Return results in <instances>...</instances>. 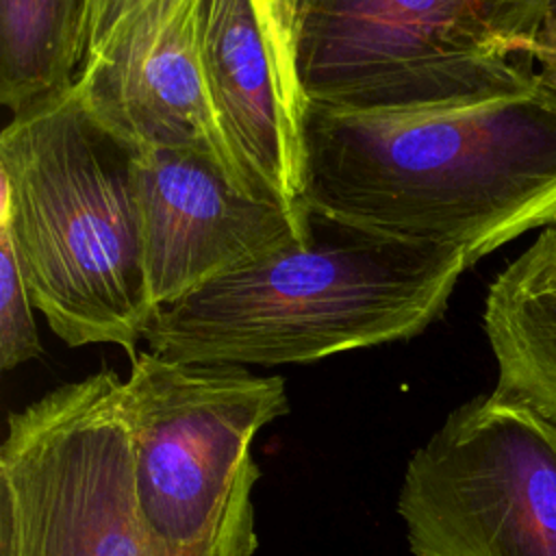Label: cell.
Segmentation results:
<instances>
[{"label":"cell","instance_id":"obj_13","mask_svg":"<svg viewBox=\"0 0 556 556\" xmlns=\"http://www.w3.org/2000/svg\"><path fill=\"white\" fill-rule=\"evenodd\" d=\"M33 308L11 237L0 226V367L4 371L41 354Z\"/></svg>","mask_w":556,"mask_h":556},{"label":"cell","instance_id":"obj_2","mask_svg":"<svg viewBox=\"0 0 556 556\" xmlns=\"http://www.w3.org/2000/svg\"><path fill=\"white\" fill-rule=\"evenodd\" d=\"M308 217L306 239L156 308L143 332L150 352L271 367L413 339L443 315L471 267L458 250Z\"/></svg>","mask_w":556,"mask_h":556},{"label":"cell","instance_id":"obj_12","mask_svg":"<svg viewBox=\"0 0 556 556\" xmlns=\"http://www.w3.org/2000/svg\"><path fill=\"white\" fill-rule=\"evenodd\" d=\"M85 0H0V100L13 113L74 85Z\"/></svg>","mask_w":556,"mask_h":556},{"label":"cell","instance_id":"obj_7","mask_svg":"<svg viewBox=\"0 0 556 556\" xmlns=\"http://www.w3.org/2000/svg\"><path fill=\"white\" fill-rule=\"evenodd\" d=\"M413 556H556V424L495 391L413 452L397 495Z\"/></svg>","mask_w":556,"mask_h":556},{"label":"cell","instance_id":"obj_10","mask_svg":"<svg viewBox=\"0 0 556 556\" xmlns=\"http://www.w3.org/2000/svg\"><path fill=\"white\" fill-rule=\"evenodd\" d=\"M200 52L219 128L269 200L302 204L304 148L285 115L254 0H204Z\"/></svg>","mask_w":556,"mask_h":556},{"label":"cell","instance_id":"obj_14","mask_svg":"<svg viewBox=\"0 0 556 556\" xmlns=\"http://www.w3.org/2000/svg\"><path fill=\"white\" fill-rule=\"evenodd\" d=\"M254 2L261 17L267 54L276 76L285 115L293 132L300 137V141H304L302 128H304L306 98L302 93L298 65H295V17H298L300 0H254Z\"/></svg>","mask_w":556,"mask_h":556},{"label":"cell","instance_id":"obj_5","mask_svg":"<svg viewBox=\"0 0 556 556\" xmlns=\"http://www.w3.org/2000/svg\"><path fill=\"white\" fill-rule=\"evenodd\" d=\"M547 0H300L295 65L308 104L419 109L513 93Z\"/></svg>","mask_w":556,"mask_h":556},{"label":"cell","instance_id":"obj_8","mask_svg":"<svg viewBox=\"0 0 556 556\" xmlns=\"http://www.w3.org/2000/svg\"><path fill=\"white\" fill-rule=\"evenodd\" d=\"M202 2H139L83 59L74 87L91 119L128 150L198 152L241 191L269 200L241 169L215 117L200 52Z\"/></svg>","mask_w":556,"mask_h":556},{"label":"cell","instance_id":"obj_17","mask_svg":"<svg viewBox=\"0 0 556 556\" xmlns=\"http://www.w3.org/2000/svg\"><path fill=\"white\" fill-rule=\"evenodd\" d=\"M541 37H545L549 41H556V0H547V4H545Z\"/></svg>","mask_w":556,"mask_h":556},{"label":"cell","instance_id":"obj_15","mask_svg":"<svg viewBox=\"0 0 556 556\" xmlns=\"http://www.w3.org/2000/svg\"><path fill=\"white\" fill-rule=\"evenodd\" d=\"M143 0H85V54L100 48L113 28Z\"/></svg>","mask_w":556,"mask_h":556},{"label":"cell","instance_id":"obj_11","mask_svg":"<svg viewBox=\"0 0 556 556\" xmlns=\"http://www.w3.org/2000/svg\"><path fill=\"white\" fill-rule=\"evenodd\" d=\"M482 326L497 363L493 391L556 424V226L495 276Z\"/></svg>","mask_w":556,"mask_h":556},{"label":"cell","instance_id":"obj_4","mask_svg":"<svg viewBox=\"0 0 556 556\" xmlns=\"http://www.w3.org/2000/svg\"><path fill=\"white\" fill-rule=\"evenodd\" d=\"M148 556H254V434L289 413L285 380L150 350L122 384Z\"/></svg>","mask_w":556,"mask_h":556},{"label":"cell","instance_id":"obj_1","mask_svg":"<svg viewBox=\"0 0 556 556\" xmlns=\"http://www.w3.org/2000/svg\"><path fill=\"white\" fill-rule=\"evenodd\" d=\"M302 204L378 237L463 252L471 265L556 226V80L419 109L308 104Z\"/></svg>","mask_w":556,"mask_h":556},{"label":"cell","instance_id":"obj_6","mask_svg":"<svg viewBox=\"0 0 556 556\" xmlns=\"http://www.w3.org/2000/svg\"><path fill=\"white\" fill-rule=\"evenodd\" d=\"M122 384L102 367L9 415L0 556H148Z\"/></svg>","mask_w":556,"mask_h":556},{"label":"cell","instance_id":"obj_3","mask_svg":"<svg viewBox=\"0 0 556 556\" xmlns=\"http://www.w3.org/2000/svg\"><path fill=\"white\" fill-rule=\"evenodd\" d=\"M0 226L33 306L72 348L137 356L148 295L130 150L98 126L76 87L11 117L0 137Z\"/></svg>","mask_w":556,"mask_h":556},{"label":"cell","instance_id":"obj_9","mask_svg":"<svg viewBox=\"0 0 556 556\" xmlns=\"http://www.w3.org/2000/svg\"><path fill=\"white\" fill-rule=\"evenodd\" d=\"M130 180L141 265L154 308L311 232L304 204L258 200L198 152L130 150Z\"/></svg>","mask_w":556,"mask_h":556},{"label":"cell","instance_id":"obj_16","mask_svg":"<svg viewBox=\"0 0 556 556\" xmlns=\"http://www.w3.org/2000/svg\"><path fill=\"white\" fill-rule=\"evenodd\" d=\"M528 59L532 63H536L539 72H543L545 76H549L552 80H556V41H549L545 37L539 35L536 43L532 46Z\"/></svg>","mask_w":556,"mask_h":556}]
</instances>
